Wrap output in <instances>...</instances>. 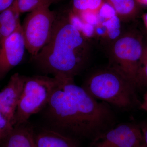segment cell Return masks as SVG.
Returning a JSON list of instances; mask_svg holds the SVG:
<instances>
[{"instance_id": "obj_6", "label": "cell", "mask_w": 147, "mask_h": 147, "mask_svg": "<svg viewBox=\"0 0 147 147\" xmlns=\"http://www.w3.org/2000/svg\"><path fill=\"white\" fill-rule=\"evenodd\" d=\"M144 49L142 40L136 36L127 34L121 37L113 45L109 67L137 87V74Z\"/></svg>"}, {"instance_id": "obj_4", "label": "cell", "mask_w": 147, "mask_h": 147, "mask_svg": "<svg viewBox=\"0 0 147 147\" xmlns=\"http://www.w3.org/2000/svg\"><path fill=\"white\" fill-rule=\"evenodd\" d=\"M57 83L55 77H26L14 116V127L26 123L31 116L45 108Z\"/></svg>"}, {"instance_id": "obj_22", "label": "cell", "mask_w": 147, "mask_h": 147, "mask_svg": "<svg viewBox=\"0 0 147 147\" xmlns=\"http://www.w3.org/2000/svg\"><path fill=\"white\" fill-rule=\"evenodd\" d=\"M143 19L145 26H146L147 29V13H145V14L143 15Z\"/></svg>"}, {"instance_id": "obj_11", "label": "cell", "mask_w": 147, "mask_h": 147, "mask_svg": "<svg viewBox=\"0 0 147 147\" xmlns=\"http://www.w3.org/2000/svg\"><path fill=\"white\" fill-rule=\"evenodd\" d=\"M0 147H36L34 127L28 122L14 127L8 136L0 141Z\"/></svg>"}, {"instance_id": "obj_2", "label": "cell", "mask_w": 147, "mask_h": 147, "mask_svg": "<svg viewBox=\"0 0 147 147\" xmlns=\"http://www.w3.org/2000/svg\"><path fill=\"white\" fill-rule=\"evenodd\" d=\"M86 38L68 16H57L49 41L33 59L45 73L74 78L86 64Z\"/></svg>"}, {"instance_id": "obj_13", "label": "cell", "mask_w": 147, "mask_h": 147, "mask_svg": "<svg viewBox=\"0 0 147 147\" xmlns=\"http://www.w3.org/2000/svg\"><path fill=\"white\" fill-rule=\"evenodd\" d=\"M108 4L105 0H73L72 11L80 16L98 17Z\"/></svg>"}, {"instance_id": "obj_1", "label": "cell", "mask_w": 147, "mask_h": 147, "mask_svg": "<svg viewBox=\"0 0 147 147\" xmlns=\"http://www.w3.org/2000/svg\"><path fill=\"white\" fill-rule=\"evenodd\" d=\"M54 77L57 83L43 109L50 128L75 139L91 141L117 125L109 104L93 98L73 77Z\"/></svg>"}, {"instance_id": "obj_19", "label": "cell", "mask_w": 147, "mask_h": 147, "mask_svg": "<svg viewBox=\"0 0 147 147\" xmlns=\"http://www.w3.org/2000/svg\"><path fill=\"white\" fill-rule=\"evenodd\" d=\"M15 0H0V13L13 5Z\"/></svg>"}, {"instance_id": "obj_20", "label": "cell", "mask_w": 147, "mask_h": 147, "mask_svg": "<svg viewBox=\"0 0 147 147\" xmlns=\"http://www.w3.org/2000/svg\"><path fill=\"white\" fill-rule=\"evenodd\" d=\"M140 108L147 112V92L144 96L143 101L140 105Z\"/></svg>"}, {"instance_id": "obj_23", "label": "cell", "mask_w": 147, "mask_h": 147, "mask_svg": "<svg viewBox=\"0 0 147 147\" xmlns=\"http://www.w3.org/2000/svg\"><path fill=\"white\" fill-rule=\"evenodd\" d=\"M139 147H147V146H146V145H145L143 143V144H142V145H141V146H140Z\"/></svg>"}, {"instance_id": "obj_5", "label": "cell", "mask_w": 147, "mask_h": 147, "mask_svg": "<svg viewBox=\"0 0 147 147\" xmlns=\"http://www.w3.org/2000/svg\"><path fill=\"white\" fill-rule=\"evenodd\" d=\"M45 5L28 13L22 25L26 48L36 57L50 39L57 15Z\"/></svg>"}, {"instance_id": "obj_7", "label": "cell", "mask_w": 147, "mask_h": 147, "mask_svg": "<svg viewBox=\"0 0 147 147\" xmlns=\"http://www.w3.org/2000/svg\"><path fill=\"white\" fill-rule=\"evenodd\" d=\"M142 144L139 125L126 123L116 125L98 135L87 147H139Z\"/></svg>"}, {"instance_id": "obj_18", "label": "cell", "mask_w": 147, "mask_h": 147, "mask_svg": "<svg viewBox=\"0 0 147 147\" xmlns=\"http://www.w3.org/2000/svg\"><path fill=\"white\" fill-rule=\"evenodd\" d=\"M139 126L142 131L143 143L147 146V120Z\"/></svg>"}, {"instance_id": "obj_15", "label": "cell", "mask_w": 147, "mask_h": 147, "mask_svg": "<svg viewBox=\"0 0 147 147\" xmlns=\"http://www.w3.org/2000/svg\"><path fill=\"white\" fill-rule=\"evenodd\" d=\"M51 0H15L13 5L20 14L30 13L45 5H50Z\"/></svg>"}, {"instance_id": "obj_12", "label": "cell", "mask_w": 147, "mask_h": 147, "mask_svg": "<svg viewBox=\"0 0 147 147\" xmlns=\"http://www.w3.org/2000/svg\"><path fill=\"white\" fill-rule=\"evenodd\" d=\"M20 15L13 5L0 13V42L12 34L21 26Z\"/></svg>"}, {"instance_id": "obj_14", "label": "cell", "mask_w": 147, "mask_h": 147, "mask_svg": "<svg viewBox=\"0 0 147 147\" xmlns=\"http://www.w3.org/2000/svg\"><path fill=\"white\" fill-rule=\"evenodd\" d=\"M116 11L119 17L130 18L135 16L138 10L135 0H105Z\"/></svg>"}, {"instance_id": "obj_21", "label": "cell", "mask_w": 147, "mask_h": 147, "mask_svg": "<svg viewBox=\"0 0 147 147\" xmlns=\"http://www.w3.org/2000/svg\"><path fill=\"white\" fill-rule=\"evenodd\" d=\"M138 4L147 6V0H135Z\"/></svg>"}, {"instance_id": "obj_17", "label": "cell", "mask_w": 147, "mask_h": 147, "mask_svg": "<svg viewBox=\"0 0 147 147\" xmlns=\"http://www.w3.org/2000/svg\"><path fill=\"white\" fill-rule=\"evenodd\" d=\"M13 128V122L0 111V141L7 137Z\"/></svg>"}, {"instance_id": "obj_8", "label": "cell", "mask_w": 147, "mask_h": 147, "mask_svg": "<svg viewBox=\"0 0 147 147\" xmlns=\"http://www.w3.org/2000/svg\"><path fill=\"white\" fill-rule=\"evenodd\" d=\"M26 50L21 25L12 34L0 42V80L21 62Z\"/></svg>"}, {"instance_id": "obj_3", "label": "cell", "mask_w": 147, "mask_h": 147, "mask_svg": "<svg viewBox=\"0 0 147 147\" xmlns=\"http://www.w3.org/2000/svg\"><path fill=\"white\" fill-rule=\"evenodd\" d=\"M82 87L94 99L121 110H129L137 102L136 86L110 67L92 74Z\"/></svg>"}, {"instance_id": "obj_10", "label": "cell", "mask_w": 147, "mask_h": 147, "mask_svg": "<svg viewBox=\"0 0 147 147\" xmlns=\"http://www.w3.org/2000/svg\"><path fill=\"white\" fill-rule=\"evenodd\" d=\"M34 134L36 147H79L76 139L49 127H42Z\"/></svg>"}, {"instance_id": "obj_16", "label": "cell", "mask_w": 147, "mask_h": 147, "mask_svg": "<svg viewBox=\"0 0 147 147\" xmlns=\"http://www.w3.org/2000/svg\"><path fill=\"white\" fill-rule=\"evenodd\" d=\"M147 87V47H144L139 63L137 76V86Z\"/></svg>"}, {"instance_id": "obj_9", "label": "cell", "mask_w": 147, "mask_h": 147, "mask_svg": "<svg viewBox=\"0 0 147 147\" xmlns=\"http://www.w3.org/2000/svg\"><path fill=\"white\" fill-rule=\"evenodd\" d=\"M26 77L16 73L0 91V111L13 122L18 102L24 90Z\"/></svg>"}]
</instances>
